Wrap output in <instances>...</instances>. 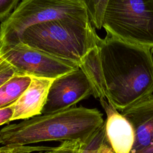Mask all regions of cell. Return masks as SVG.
<instances>
[{
  "label": "cell",
  "mask_w": 153,
  "mask_h": 153,
  "mask_svg": "<svg viewBox=\"0 0 153 153\" xmlns=\"http://www.w3.org/2000/svg\"><path fill=\"white\" fill-rule=\"evenodd\" d=\"M79 68L91 84L93 96L99 100H106V85L97 45L87 53L82 60Z\"/></svg>",
  "instance_id": "cell-11"
},
{
  "label": "cell",
  "mask_w": 153,
  "mask_h": 153,
  "mask_svg": "<svg viewBox=\"0 0 153 153\" xmlns=\"http://www.w3.org/2000/svg\"><path fill=\"white\" fill-rule=\"evenodd\" d=\"M53 80L31 77V82L28 87L13 103L14 112L11 121L24 120L41 115Z\"/></svg>",
  "instance_id": "cell-10"
},
{
  "label": "cell",
  "mask_w": 153,
  "mask_h": 153,
  "mask_svg": "<svg viewBox=\"0 0 153 153\" xmlns=\"http://www.w3.org/2000/svg\"><path fill=\"white\" fill-rule=\"evenodd\" d=\"M76 153H114L106 137L105 123L86 141L80 143Z\"/></svg>",
  "instance_id": "cell-14"
},
{
  "label": "cell",
  "mask_w": 153,
  "mask_h": 153,
  "mask_svg": "<svg viewBox=\"0 0 153 153\" xmlns=\"http://www.w3.org/2000/svg\"><path fill=\"white\" fill-rule=\"evenodd\" d=\"M19 0H0V22L5 20L17 6Z\"/></svg>",
  "instance_id": "cell-17"
},
{
  "label": "cell",
  "mask_w": 153,
  "mask_h": 153,
  "mask_svg": "<svg viewBox=\"0 0 153 153\" xmlns=\"http://www.w3.org/2000/svg\"><path fill=\"white\" fill-rule=\"evenodd\" d=\"M90 95H93L91 84L79 68L53 80L42 114L68 109Z\"/></svg>",
  "instance_id": "cell-7"
},
{
  "label": "cell",
  "mask_w": 153,
  "mask_h": 153,
  "mask_svg": "<svg viewBox=\"0 0 153 153\" xmlns=\"http://www.w3.org/2000/svg\"><path fill=\"white\" fill-rule=\"evenodd\" d=\"M104 123L103 114L97 109L72 106L8 124L1 129L0 139L6 147L47 141L84 142Z\"/></svg>",
  "instance_id": "cell-2"
},
{
  "label": "cell",
  "mask_w": 153,
  "mask_h": 153,
  "mask_svg": "<svg viewBox=\"0 0 153 153\" xmlns=\"http://www.w3.org/2000/svg\"><path fill=\"white\" fill-rule=\"evenodd\" d=\"M0 144H1V139H0Z\"/></svg>",
  "instance_id": "cell-20"
},
{
  "label": "cell",
  "mask_w": 153,
  "mask_h": 153,
  "mask_svg": "<svg viewBox=\"0 0 153 153\" xmlns=\"http://www.w3.org/2000/svg\"><path fill=\"white\" fill-rule=\"evenodd\" d=\"M107 90V101L120 112L153 93L152 49L108 34L97 44Z\"/></svg>",
  "instance_id": "cell-1"
},
{
  "label": "cell",
  "mask_w": 153,
  "mask_h": 153,
  "mask_svg": "<svg viewBox=\"0 0 153 153\" xmlns=\"http://www.w3.org/2000/svg\"><path fill=\"white\" fill-rule=\"evenodd\" d=\"M0 52L18 75L54 79L79 68L75 62L56 57L22 41L0 46Z\"/></svg>",
  "instance_id": "cell-6"
},
{
  "label": "cell",
  "mask_w": 153,
  "mask_h": 153,
  "mask_svg": "<svg viewBox=\"0 0 153 153\" xmlns=\"http://www.w3.org/2000/svg\"><path fill=\"white\" fill-rule=\"evenodd\" d=\"M66 18L89 17L79 0H22L0 25V46L19 42L29 27Z\"/></svg>",
  "instance_id": "cell-4"
},
{
  "label": "cell",
  "mask_w": 153,
  "mask_h": 153,
  "mask_svg": "<svg viewBox=\"0 0 153 153\" xmlns=\"http://www.w3.org/2000/svg\"><path fill=\"white\" fill-rule=\"evenodd\" d=\"M102 27L127 43L153 49V0H109Z\"/></svg>",
  "instance_id": "cell-5"
},
{
  "label": "cell",
  "mask_w": 153,
  "mask_h": 153,
  "mask_svg": "<svg viewBox=\"0 0 153 153\" xmlns=\"http://www.w3.org/2000/svg\"><path fill=\"white\" fill-rule=\"evenodd\" d=\"M132 126L135 140L131 153L153 143V94L121 111Z\"/></svg>",
  "instance_id": "cell-9"
},
{
  "label": "cell",
  "mask_w": 153,
  "mask_h": 153,
  "mask_svg": "<svg viewBox=\"0 0 153 153\" xmlns=\"http://www.w3.org/2000/svg\"><path fill=\"white\" fill-rule=\"evenodd\" d=\"M31 77L14 75L0 86V109L14 103L28 87Z\"/></svg>",
  "instance_id": "cell-12"
},
{
  "label": "cell",
  "mask_w": 153,
  "mask_h": 153,
  "mask_svg": "<svg viewBox=\"0 0 153 153\" xmlns=\"http://www.w3.org/2000/svg\"><path fill=\"white\" fill-rule=\"evenodd\" d=\"M85 7L89 19L94 28L102 27L103 15L109 0H79Z\"/></svg>",
  "instance_id": "cell-15"
},
{
  "label": "cell",
  "mask_w": 153,
  "mask_h": 153,
  "mask_svg": "<svg viewBox=\"0 0 153 153\" xmlns=\"http://www.w3.org/2000/svg\"><path fill=\"white\" fill-rule=\"evenodd\" d=\"M100 102L106 114L105 133L109 146L114 153H131L135 140L132 126L106 100Z\"/></svg>",
  "instance_id": "cell-8"
},
{
  "label": "cell",
  "mask_w": 153,
  "mask_h": 153,
  "mask_svg": "<svg viewBox=\"0 0 153 153\" xmlns=\"http://www.w3.org/2000/svg\"><path fill=\"white\" fill-rule=\"evenodd\" d=\"M16 75L12 66L2 57L0 60V86Z\"/></svg>",
  "instance_id": "cell-16"
},
{
  "label": "cell",
  "mask_w": 153,
  "mask_h": 153,
  "mask_svg": "<svg viewBox=\"0 0 153 153\" xmlns=\"http://www.w3.org/2000/svg\"><path fill=\"white\" fill-rule=\"evenodd\" d=\"M14 112L13 104L0 109V126L11 121Z\"/></svg>",
  "instance_id": "cell-18"
},
{
  "label": "cell",
  "mask_w": 153,
  "mask_h": 153,
  "mask_svg": "<svg viewBox=\"0 0 153 153\" xmlns=\"http://www.w3.org/2000/svg\"><path fill=\"white\" fill-rule=\"evenodd\" d=\"M99 38L89 18H66L29 27L20 42L79 66L87 53L97 46Z\"/></svg>",
  "instance_id": "cell-3"
},
{
  "label": "cell",
  "mask_w": 153,
  "mask_h": 153,
  "mask_svg": "<svg viewBox=\"0 0 153 153\" xmlns=\"http://www.w3.org/2000/svg\"><path fill=\"white\" fill-rule=\"evenodd\" d=\"M133 153H153V143L143 149L138 150Z\"/></svg>",
  "instance_id": "cell-19"
},
{
  "label": "cell",
  "mask_w": 153,
  "mask_h": 153,
  "mask_svg": "<svg viewBox=\"0 0 153 153\" xmlns=\"http://www.w3.org/2000/svg\"><path fill=\"white\" fill-rule=\"evenodd\" d=\"M81 142L77 141H64L56 147L48 146H17L0 147V153H26L39 151L38 153H76Z\"/></svg>",
  "instance_id": "cell-13"
}]
</instances>
